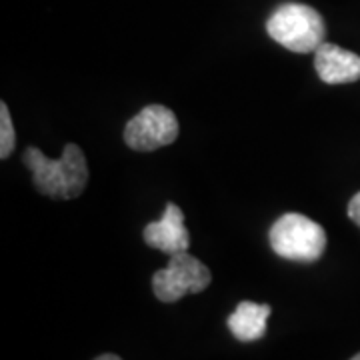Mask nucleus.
<instances>
[{
    "instance_id": "f257e3e1",
    "label": "nucleus",
    "mask_w": 360,
    "mask_h": 360,
    "mask_svg": "<svg viewBox=\"0 0 360 360\" xmlns=\"http://www.w3.org/2000/svg\"><path fill=\"white\" fill-rule=\"evenodd\" d=\"M22 162L30 168L37 191L54 200H72L84 193L89 184V165L84 153L72 142L66 144L58 160H51L37 146H28L22 155Z\"/></svg>"
},
{
    "instance_id": "f03ea898",
    "label": "nucleus",
    "mask_w": 360,
    "mask_h": 360,
    "mask_svg": "<svg viewBox=\"0 0 360 360\" xmlns=\"http://www.w3.org/2000/svg\"><path fill=\"white\" fill-rule=\"evenodd\" d=\"M266 30L270 39L298 54L316 52L326 37V25L321 13L312 6L296 2L283 4L270 14Z\"/></svg>"
},
{
    "instance_id": "7ed1b4c3",
    "label": "nucleus",
    "mask_w": 360,
    "mask_h": 360,
    "mask_svg": "<svg viewBox=\"0 0 360 360\" xmlns=\"http://www.w3.org/2000/svg\"><path fill=\"white\" fill-rule=\"evenodd\" d=\"M272 250L295 262H316L326 250V232L319 222L298 212H286L269 232Z\"/></svg>"
},
{
    "instance_id": "20e7f679",
    "label": "nucleus",
    "mask_w": 360,
    "mask_h": 360,
    "mask_svg": "<svg viewBox=\"0 0 360 360\" xmlns=\"http://www.w3.org/2000/svg\"><path fill=\"white\" fill-rule=\"evenodd\" d=\"M210 281V270L184 250L170 257L167 269L156 270L153 290L160 302H176L188 292H202Z\"/></svg>"
},
{
    "instance_id": "39448f33",
    "label": "nucleus",
    "mask_w": 360,
    "mask_h": 360,
    "mask_svg": "<svg viewBox=\"0 0 360 360\" xmlns=\"http://www.w3.org/2000/svg\"><path fill=\"white\" fill-rule=\"evenodd\" d=\"M179 120L162 104H148L124 127V142L136 153H153L179 139Z\"/></svg>"
},
{
    "instance_id": "423d86ee",
    "label": "nucleus",
    "mask_w": 360,
    "mask_h": 360,
    "mask_svg": "<svg viewBox=\"0 0 360 360\" xmlns=\"http://www.w3.org/2000/svg\"><path fill=\"white\" fill-rule=\"evenodd\" d=\"M142 238L150 248H156L168 257L188 250L191 236L184 229V212L174 202H168L162 219L144 226Z\"/></svg>"
},
{
    "instance_id": "0eeeda50",
    "label": "nucleus",
    "mask_w": 360,
    "mask_h": 360,
    "mask_svg": "<svg viewBox=\"0 0 360 360\" xmlns=\"http://www.w3.org/2000/svg\"><path fill=\"white\" fill-rule=\"evenodd\" d=\"M314 68L326 84H348L360 80V56L333 42H322L314 52Z\"/></svg>"
},
{
    "instance_id": "6e6552de",
    "label": "nucleus",
    "mask_w": 360,
    "mask_h": 360,
    "mask_svg": "<svg viewBox=\"0 0 360 360\" xmlns=\"http://www.w3.org/2000/svg\"><path fill=\"white\" fill-rule=\"evenodd\" d=\"M269 316V304H257L250 300H243L229 316V330L240 342H255L266 335Z\"/></svg>"
},
{
    "instance_id": "1a4fd4ad",
    "label": "nucleus",
    "mask_w": 360,
    "mask_h": 360,
    "mask_svg": "<svg viewBox=\"0 0 360 360\" xmlns=\"http://www.w3.org/2000/svg\"><path fill=\"white\" fill-rule=\"evenodd\" d=\"M16 146V134H14L13 118L8 112V106L0 104V158H8Z\"/></svg>"
},
{
    "instance_id": "9d476101",
    "label": "nucleus",
    "mask_w": 360,
    "mask_h": 360,
    "mask_svg": "<svg viewBox=\"0 0 360 360\" xmlns=\"http://www.w3.org/2000/svg\"><path fill=\"white\" fill-rule=\"evenodd\" d=\"M348 217L360 229V193H356L350 198V202H348Z\"/></svg>"
},
{
    "instance_id": "9b49d317",
    "label": "nucleus",
    "mask_w": 360,
    "mask_h": 360,
    "mask_svg": "<svg viewBox=\"0 0 360 360\" xmlns=\"http://www.w3.org/2000/svg\"><path fill=\"white\" fill-rule=\"evenodd\" d=\"M94 360H122L120 356H116V354H103V356H98V359Z\"/></svg>"
},
{
    "instance_id": "f8f14e48",
    "label": "nucleus",
    "mask_w": 360,
    "mask_h": 360,
    "mask_svg": "<svg viewBox=\"0 0 360 360\" xmlns=\"http://www.w3.org/2000/svg\"><path fill=\"white\" fill-rule=\"evenodd\" d=\"M350 360H360V352H359V354H354V356H352Z\"/></svg>"
}]
</instances>
